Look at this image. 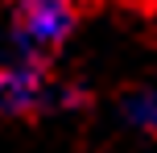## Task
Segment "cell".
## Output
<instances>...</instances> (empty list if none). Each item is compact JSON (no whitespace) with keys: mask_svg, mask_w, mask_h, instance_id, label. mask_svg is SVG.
<instances>
[{"mask_svg":"<svg viewBox=\"0 0 157 153\" xmlns=\"http://www.w3.org/2000/svg\"><path fill=\"white\" fill-rule=\"evenodd\" d=\"M120 120L124 128L141 132V137H157V87H136L120 99Z\"/></svg>","mask_w":157,"mask_h":153,"instance_id":"3957f363","label":"cell"},{"mask_svg":"<svg viewBox=\"0 0 157 153\" xmlns=\"http://www.w3.org/2000/svg\"><path fill=\"white\" fill-rule=\"evenodd\" d=\"M78 25V0H13V50L50 54Z\"/></svg>","mask_w":157,"mask_h":153,"instance_id":"6da1fadb","label":"cell"},{"mask_svg":"<svg viewBox=\"0 0 157 153\" xmlns=\"http://www.w3.org/2000/svg\"><path fill=\"white\" fill-rule=\"evenodd\" d=\"M54 79L37 54H17L0 62V112L4 116H33L54 108Z\"/></svg>","mask_w":157,"mask_h":153,"instance_id":"7a4b0ae2","label":"cell"}]
</instances>
